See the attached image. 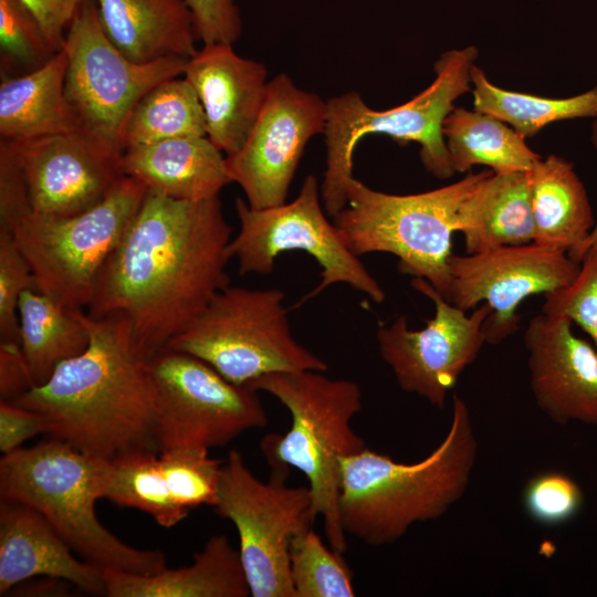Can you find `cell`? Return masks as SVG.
Wrapping results in <instances>:
<instances>
[{"instance_id": "cell-17", "label": "cell", "mask_w": 597, "mask_h": 597, "mask_svg": "<svg viewBox=\"0 0 597 597\" xmlns=\"http://www.w3.org/2000/svg\"><path fill=\"white\" fill-rule=\"evenodd\" d=\"M221 465L201 447L127 453L105 461L103 499L145 512L169 528L190 510L216 504Z\"/></svg>"}, {"instance_id": "cell-26", "label": "cell", "mask_w": 597, "mask_h": 597, "mask_svg": "<svg viewBox=\"0 0 597 597\" xmlns=\"http://www.w3.org/2000/svg\"><path fill=\"white\" fill-rule=\"evenodd\" d=\"M458 231L468 254L534 241L530 172H491L463 201Z\"/></svg>"}, {"instance_id": "cell-28", "label": "cell", "mask_w": 597, "mask_h": 597, "mask_svg": "<svg viewBox=\"0 0 597 597\" xmlns=\"http://www.w3.org/2000/svg\"><path fill=\"white\" fill-rule=\"evenodd\" d=\"M20 346L34 386L55 367L81 354L90 343L88 316L36 289L25 290L18 303Z\"/></svg>"}, {"instance_id": "cell-23", "label": "cell", "mask_w": 597, "mask_h": 597, "mask_svg": "<svg viewBox=\"0 0 597 597\" xmlns=\"http://www.w3.org/2000/svg\"><path fill=\"white\" fill-rule=\"evenodd\" d=\"M100 23L130 61L190 59L198 40L186 0H94Z\"/></svg>"}, {"instance_id": "cell-14", "label": "cell", "mask_w": 597, "mask_h": 597, "mask_svg": "<svg viewBox=\"0 0 597 597\" xmlns=\"http://www.w3.org/2000/svg\"><path fill=\"white\" fill-rule=\"evenodd\" d=\"M410 284L433 302L434 316L418 331L408 327L405 315L379 326V354L404 391L442 409L448 392L486 343L483 326L492 310L483 303L469 315L449 303L427 280L412 277Z\"/></svg>"}, {"instance_id": "cell-36", "label": "cell", "mask_w": 597, "mask_h": 597, "mask_svg": "<svg viewBox=\"0 0 597 597\" xmlns=\"http://www.w3.org/2000/svg\"><path fill=\"white\" fill-rule=\"evenodd\" d=\"M36 289L31 265L13 233L0 230V336L20 343L18 303L20 295Z\"/></svg>"}, {"instance_id": "cell-18", "label": "cell", "mask_w": 597, "mask_h": 597, "mask_svg": "<svg viewBox=\"0 0 597 597\" xmlns=\"http://www.w3.org/2000/svg\"><path fill=\"white\" fill-rule=\"evenodd\" d=\"M6 142L24 176L33 212L70 216L84 211L124 176L122 157L78 133Z\"/></svg>"}, {"instance_id": "cell-1", "label": "cell", "mask_w": 597, "mask_h": 597, "mask_svg": "<svg viewBox=\"0 0 597 597\" xmlns=\"http://www.w3.org/2000/svg\"><path fill=\"white\" fill-rule=\"evenodd\" d=\"M231 226L219 196L186 201L147 191L95 283L87 315H121L151 358L229 285Z\"/></svg>"}, {"instance_id": "cell-29", "label": "cell", "mask_w": 597, "mask_h": 597, "mask_svg": "<svg viewBox=\"0 0 597 597\" xmlns=\"http://www.w3.org/2000/svg\"><path fill=\"white\" fill-rule=\"evenodd\" d=\"M442 134L455 172H470L476 165L498 174L530 171L542 158L510 125L474 108L455 106Z\"/></svg>"}, {"instance_id": "cell-39", "label": "cell", "mask_w": 597, "mask_h": 597, "mask_svg": "<svg viewBox=\"0 0 597 597\" xmlns=\"http://www.w3.org/2000/svg\"><path fill=\"white\" fill-rule=\"evenodd\" d=\"M48 434L45 419L39 412L11 401L0 400V451L10 453L28 439Z\"/></svg>"}, {"instance_id": "cell-15", "label": "cell", "mask_w": 597, "mask_h": 597, "mask_svg": "<svg viewBox=\"0 0 597 597\" xmlns=\"http://www.w3.org/2000/svg\"><path fill=\"white\" fill-rule=\"evenodd\" d=\"M327 102L297 87L284 74L268 83L266 94L242 147L226 156L228 175L243 190L247 203L265 209L285 203L304 149L324 134Z\"/></svg>"}, {"instance_id": "cell-7", "label": "cell", "mask_w": 597, "mask_h": 597, "mask_svg": "<svg viewBox=\"0 0 597 597\" xmlns=\"http://www.w3.org/2000/svg\"><path fill=\"white\" fill-rule=\"evenodd\" d=\"M491 172L470 171L457 182L412 195L381 192L353 178L334 223L355 255L390 253L400 273L422 277L444 294L460 207Z\"/></svg>"}, {"instance_id": "cell-33", "label": "cell", "mask_w": 597, "mask_h": 597, "mask_svg": "<svg viewBox=\"0 0 597 597\" xmlns=\"http://www.w3.org/2000/svg\"><path fill=\"white\" fill-rule=\"evenodd\" d=\"M541 313L578 325L597 349V242L585 253L574 280L544 294Z\"/></svg>"}, {"instance_id": "cell-9", "label": "cell", "mask_w": 597, "mask_h": 597, "mask_svg": "<svg viewBox=\"0 0 597 597\" xmlns=\"http://www.w3.org/2000/svg\"><path fill=\"white\" fill-rule=\"evenodd\" d=\"M147 188L123 176L96 205L70 216L30 212L12 233L36 290L62 304L87 307L104 264L137 213Z\"/></svg>"}, {"instance_id": "cell-42", "label": "cell", "mask_w": 597, "mask_h": 597, "mask_svg": "<svg viewBox=\"0 0 597 597\" xmlns=\"http://www.w3.org/2000/svg\"><path fill=\"white\" fill-rule=\"evenodd\" d=\"M590 143H591L594 149L597 153V118H594L593 124H591ZM596 242H597V221H596V224H595L589 238L587 239V241H586V243H585V245L583 248L582 259L585 255V253L588 251V249Z\"/></svg>"}, {"instance_id": "cell-37", "label": "cell", "mask_w": 597, "mask_h": 597, "mask_svg": "<svg viewBox=\"0 0 597 597\" xmlns=\"http://www.w3.org/2000/svg\"><path fill=\"white\" fill-rule=\"evenodd\" d=\"M192 14L198 40L207 43H231L242 33L237 0H186Z\"/></svg>"}, {"instance_id": "cell-6", "label": "cell", "mask_w": 597, "mask_h": 597, "mask_svg": "<svg viewBox=\"0 0 597 597\" xmlns=\"http://www.w3.org/2000/svg\"><path fill=\"white\" fill-rule=\"evenodd\" d=\"M479 55L470 45L443 52L434 63L433 82L410 101L385 111L370 108L359 93L352 91L327 101L325 126L326 168L321 185L325 212L335 217L347 203L346 189L353 176L357 143L369 134H384L397 143L419 144V157L438 179L454 175L442 125L454 102L471 92V69Z\"/></svg>"}, {"instance_id": "cell-13", "label": "cell", "mask_w": 597, "mask_h": 597, "mask_svg": "<svg viewBox=\"0 0 597 597\" xmlns=\"http://www.w3.org/2000/svg\"><path fill=\"white\" fill-rule=\"evenodd\" d=\"M159 449L213 448L268 422L258 391L202 359L164 348L149 359Z\"/></svg>"}, {"instance_id": "cell-5", "label": "cell", "mask_w": 597, "mask_h": 597, "mask_svg": "<svg viewBox=\"0 0 597 597\" xmlns=\"http://www.w3.org/2000/svg\"><path fill=\"white\" fill-rule=\"evenodd\" d=\"M105 461L54 438L20 447L0 460V498L34 509L73 551L103 569L156 574L167 567L164 552L126 544L96 515Z\"/></svg>"}, {"instance_id": "cell-34", "label": "cell", "mask_w": 597, "mask_h": 597, "mask_svg": "<svg viewBox=\"0 0 597 597\" xmlns=\"http://www.w3.org/2000/svg\"><path fill=\"white\" fill-rule=\"evenodd\" d=\"M0 48L2 61L31 70L56 53L36 18L20 0H0Z\"/></svg>"}, {"instance_id": "cell-8", "label": "cell", "mask_w": 597, "mask_h": 597, "mask_svg": "<svg viewBox=\"0 0 597 597\" xmlns=\"http://www.w3.org/2000/svg\"><path fill=\"white\" fill-rule=\"evenodd\" d=\"M280 289L226 286L166 348L191 354L237 385L328 365L292 335Z\"/></svg>"}, {"instance_id": "cell-20", "label": "cell", "mask_w": 597, "mask_h": 597, "mask_svg": "<svg viewBox=\"0 0 597 597\" xmlns=\"http://www.w3.org/2000/svg\"><path fill=\"white\" fill-rule=\"evenodd\" d=\"M182 76L203 108L207 136L226 156L244 144L263 105L268 71L231 43H207L188 59Z\"/></svg>"}, {"instance_id": "cell-11", "label": "cell", "mask_w": 597, "mask_h": 597, "mask_svg": "<svg viewBox=\"0 0 597 597\" xmlns=\"http://www.w3.org/2000/svg\"><path fill=\"white\" fill-rule=\"evenodd\" d=\"M286 476L272 470L268 482L259 480L238 450L221 465L213 507L239 534L240 559L253 597H296L290 547L316 517L308 486H287Z\"/></svg>"}, {"instance_id": "cell-27", "label": "cell", "mask_w": 597, "mask_h": 597, "mask_svg": "<svg viewBox=\"0 0 597 597\" xmlns=\"http://www.w3.org/2000/svg\"><path fill=\"white\" fill-rule=\"evenodd\" d=\"M66 55L53 54L41 66L0 85V139L25 140L77 133L65 96Z\"/></svg>"}, {"instance_id": "cell-35", "label": "cell", "mask_w": 597, "mask_h": 597, "mask_svg": "<svg viewBox=\"0 0 597 597\" xmlns=\"http://www.w3.org/2000/svg\"><path fill=\"white\" fill-rule=\"evenodd\" d=\"M584 492L569 475L546 471L532 476L523 490V505L536 523L555 526L572 520L584 505Z\"/></svg>"}, {"instance_id": "cell-40", "label": "cell", "mask_w": 597, "mask_h": 597, "mask_svg": "<svg viewBox=\"0 0 597 597\" xmlns=\"http://www.w3.org/2000/svg\"><path fill=\"white\" fill-rule=\"evenodd\" d=\"M36 18L54 51L63 48L66 31L85 0H20Z\"/></svg>"}, {"instance_id": "cell-41", "label": "cell", "mask_w": 597, "mask_h": 597, "mask_svg": "<svg viewBox=\"0 0 597 597\" xmlns=\"http://www.w3.org/2000/svg\"><path fill=\"white\" fill-rule=\"evenodd\" d=\"M34 387L20 343H0V400L14 401Z\"/></svg>"}, {"instance_id": "cell-24", "label": "cell", "mask_w": 597, "mask_h": 597, "mask_svg": "<svg viewBox=\"0 0 597 597\" xmlns=\"http://www.w3.org/2000/svg\"><path fill=\"white\" fill-rule=\"evenodd\" d=\"M108 597H247L239 551L226 535L210 537L189 566L143 575L104 569Z\"/></svg>"}, {"instance_id": "cell-31", "label": "cell", "mask_w": 597, "mask_h": 597, "mask_svg": "<svg viewBox=\"0 0 597 597\" xmlns=\"http://www.w3.org/2000/svg\"><path fill=\"white\" fill-rule=\"evenodd\" d=\"M189 136H207L205 113L191 84L177 76L155 85L136 104L125 127L124 150Z\"/></svg>"}, {"instance_id": "cell-4", "label": "cell", "mask_w": 597, "mask_h": 597, "mask_svg": "<svg viewBox=\"0 0 597 597\" xmlns=\"http://www.w3.org/2000/svg\"><path fill=\"white\" fill-rule=\"evenodd\" d=\"M323 373H272L245 386L272 395L289 410L290 429L284 434L265 436L261 450L272 470L289 473L295 468L306 476L313 514L322 517L328 545L344 553L347 542L339 513L341 462L367 448L352 428L363 396L357 383Z\"/></svg>"}, {"instance_id": "cell-19", "label": "cell", "mask_w": 597, "mask_h": 597, "mask_svg": "<svg viewBox=\"0 0 597 597\" xmlns=\"http://www.w3.org/2000/svg\"><path fill=\"white\" fill-rule=\"evenodd\" d=\"M573 323L543 313L524 333L530 386L538 409L557 425L597 426V349Z\"/></svg>"}, {"instance_id": "cell-25", "label": "cell", "mask_w": 597, "mask_h": 597, "mask_svg": "<svg viewBox=\"0 0 597 597\" xmlns=\"http://www.w3.org/2000/svg\"><path fill=\"white\" fill-rule=\"evenodd\" d=\"M530 172L534 243L582 261L596 221L586 188L567 159L548 155Z\"/></svg>"}, {"instance_id": "cell-30", "label": "cell", "mask_w": 597, "mask_h": 597, "mask_svg": "<svg viewBox=\"0 0 597 597\" xmlns=\"http://www.w3.org/2000/svg\"><path fill=\"white\" fill-rule=\"evenodd\" d=\"M473 108L510 125L524 139L546 125L576 118H597V85L564 98L509 91L494 85L475 64L471 69Z\"/></svg>"}, {"instance_id": "cell-32", "label": "cell", "mask_w": 597, "mask_h": 597, "mask_svg": "<svg viewBox=\"0 0 597 597\" xmlns=\"http://www.w3.org/2000/svg\"><path fill=\"white\" fill-rule=\"evenodd\" d=\"M290 573L296 597H354L353 572L343 553L327 547L311 527L290 547Z\"/></svg>"}, {"instance_id": "cell-2", "label": "cell", "mask_w": 597, "mask_h": 597, "mask_svg": "<svg viewBox=\"0 0 597 597\" xmlns=\"http://www.w3.org/2000/svg\"><path fill=\"white\" fill-rule=\"evenodd\" d=\"M88 327L81 354L12 402L42 415L52 438L98 459L159 451L150 357L121 315L88 316Z\"/></svg>"}, {"instance_id": "cell-38", "label": "cell", "mask_w": 597, "mask_h": 597, "mask_svg": "<svg viewBox=\"0 0 597 597\" xmlns=\"http://www.w3.org/2000/svg\"><path fill=\"white\" fill-rule=\"evenodd\" d=\"M32 207L27 182L8 142L0 139V230L13 231Z\"/></svg>"}, {"instance_id": "cell-12", "label": "cell", "mask_w": 597, "mask_h": 597, "mask_svg": "<svg viewBox=\"0 0 597 597\" xmlns=\"http://www.w3.org/2000/svg\"><path fill=\"white\" fill-rule=\"evenodd\" d=\"M235 211L240 229L231 239L229 252L231 258H237L241 275L270 274L280 253L302 250L316 260L322 271L318 285L301 303L337 283L365 293L376 303L385 301L378 281L348 249L335 223L326 218L315 176L305 177L298 195L289 203L253 209L238 198Z\"/></svg>"}, {"instance_id": "cell-22", "label": "cell", "mask_w": 597, "mask_h": 597, "mask_svg": "<svg viewBox=\"0 0 597 597\" xmlns=\"http://www.w3.org/2000/svg\"><path fill=\"white\" fill-rule=\"evenodd\" d=\"M121 168L124 176L137 179L148 191L186 201L217 197L231 182L226 156L208 136L128 147Z\"/></svg>"}, {"instance_id": "cell-16", "label": "cell", "mask_w": 597, "mask_h": 597, "mask_svg": "<svg viewBox=\"0 0 597 597\" xmlns=\"http://www.w3.org/2000/svg\"><path fill=\"white\" fill-rule=\"evenodd\" d=\"M448 266L449 284L441 295L467 312L482 302L488 304L492 312L483 326L486 344H500L519 328L520 304L531 295L570 283L580 262L567 252L531 242L452 253Z\"/></svg>"}, {"instance_id": "cell-3", "label": "cell", "mask_w": 597, "mask_h": 597, "mask_svg": "<svg viewBox=\"0 0 597 597\" xmlns=\"http://www.w3.org/2000/svg\"><path fill=\"white\" fill-rule=\"evenodd\" d=\"M478 457L470 410L458 395L441 442L413 463L368 448L341 462V520L367 545L397 542L416 523L443 516L465 493Z\"/></svg>"}, {"instance_id": "cell-10", "label": "cell", "mask_w": 597, "mask_h": 597, "mask_svg": "<svg viewBox=\"0 0 597 597\" xmlns=\"http://www.w3.org/2000/svg\"><path fill=\"white\" fill-rule=\"evenodd\" d=\"M62 49L66 55L65 96L77 133L118 157L136 104L158 83L181 76L188 61H130L105 34L94 0L80 7Z\"/></svg>"}, {"instance_id": "cell-21", "label": "cell", "mask_w": 597, "mask_h": 597, "mask_svg": "<svg viewBox=\"0 0 597 597\" xmlns=\"http://www.w3.org/2000/svg\"><path fill=\"white\" fill-rule=\"evenodd\" d=\"M72 547L34 509L13 501L0 504V596L39 576L106 595L104 569L76 558Z\"/></svg>"}]
</instances>
